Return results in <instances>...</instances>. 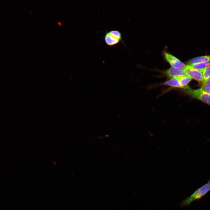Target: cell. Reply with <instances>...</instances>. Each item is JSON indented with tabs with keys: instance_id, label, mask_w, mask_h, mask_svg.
Listing matches in <instances>:
<instances>
[{
	"instance_id": "cell-11",
	"label": "cell",
	"mask_w": 210,
	"mask_h": 210,
	"mask_svg": "<svg viewBox=\"0 0 210 210\" xmlns=\"http://www.w3.org/2000/svg\"><path fill=\"white\" fill-rule=\"evenodd\" d=\"M204 80L210 76V66H207L202 71Z\"/></svg>"
},
{
	"instance_id": "cell-8",
	"label": "cell",
	"mask_w": 210,
	"mask_h": 210,
	"mask_svg": "<svg viewBox=\"0 0 210 210\" xmlns=\"http://www.w3.org/2000/svg\"><path fill=\"white\" fill-rule=\"evenodd\" d=\"M160 85H165L175 88H181L178 77H175L170 78L164 83L160 84Z\"/></svg>"
},
{
	"instance_id": "cell-3",
	"label": "cell",
	"mask_w": 210,
	"mask_h": 210,
	"mask_svg": "<svg viewBox=\"0 0 210 210\" xmlns=\"http://www.w3.org/2000/svg\"><path fill=\"white\" fill-rule=\"evenodd\" d=\"M104 40L106 44L108 46L115 45L122 41L121 34L117 30L110 31L105 34Z\"/></svg>"
},
{
	"instance_id": "cell-2",
	"label": "cell",
	"mask_w": 210,
	"mask_h": 210,
	"mask_svg": "<svg viewBox=\"0 0 210 210\" xmlns=\"http://www.w3.org/2000/svg\"><path fill=\"white\" fill-rule=\"evenodd\" d=\"M182 91L183 93L210 105V94L202 88L193 89L188 86L183 89Z\"/></svg>"
},
{
	"instance_id": "cell-12",
	"label": "cell",
	"mask_w": 210,
	"mask_h": 210,
	"mask_svg": "<svg viewBox=\"0 0 210 210\" xmlns=\"http://www.w3.org/2000/svg\"><path fill=\"white\" fill-rule=\"evenodd\" d=\"M201 88L204 91L210 94V84L203 83Z\"/></svg>"
},
{
	"instance_id": "cell-9",
	"label": "cell",
	"mask_w": 210,
	"mask_h": 210,
	"mask_svg": "<svg viewBox=\"0 0 210 210\" xmlns=\"http://www.w3.org/2000/svg\"><path fill=\"white\" fill-rule=\"evenodd\" d=\"M187 66L186 70L189 69H195L202 71L205 67L210 66V61L204 62L187 65Z\"/></svg>"
},
{
	"instance_id": "cell-6",
	"label": "cell",
	"mask_w": 210,
	"mask_h": 210,
	"mask_svg": "<svg viewBox=\"0 0 210 210\" xmlns=\"http://www.w3.org/2000/svg\"><path fill=\"white\" fill-rule=\"evenodd\" d=\"M186 70L187 75L192 79L199 82H204V79L202 71L191 69Z\"/></svg>"
},
{
	"instance_id": "cell-4",
	"label": "cell",
	"mask_w": 210,
	"mask_h": 210,
	"mask_svg": "<svg viewBox=\"0 0 210 210\" xmlns=\"http://www.w3.org/2000/svg\"><path fill=\"white\" fill-rule=\"evenodd\" d=\"M163 56L165 60L172 67L186 70L187 65L179 59L166 51H164Z\"/></svg>"
},
{
	"instance_id": "cell-13",
	"label": "cell",
	"mask_w": 210,
	"mask_h": 210,
	"mask_svg": "<svg viewBox=\"0 0 210 210\" xmlns=\"http://www.w3.org/2000/svg\"><path fill=\"white\" fill-rule=\"evenodd\" d=\"M203 83L210 84V76L205 80Z\"/></svg>"
},
{
	"instance_id": "cell-5",
	"label": "cell",
	"mask_w": 210,
	"mask_h": 210,
	"mask_svg": "<svg viewBox=\"0 0 210 210\" xmlns=\"http://www.w3.org/2000/svg\"><path fill=\"white\" fill-rule=\"evenodd\" d=\"M163 73L168 78L187 76L186 70L174 67H171L163 71Z\"/></svg>"
},
{
	"instance_id": "cell-7",
	"label": "cell",
	"mask_w": 210,
	"mask_h": 210,
	"mask_svg": "<svg viewBox=\"0 0 210 210\" xmlns=\"http://www.w3.org/2000/svg\"><path fill=\"white\" fill-rule=\"evenodd\" d=\"M210 61V55L200 56L189 60L187 62V64L206 62Z\"/></svg>"
},
{
	"instance_id": "cell-1",
	"label": "cell",
	"mask_w": 210,
	"mask_h": 210,
	"mask_svg": "<svg viewBox=\"0 0 210 210\" xmlns=\"http://www.w3.org/2000/svg\"><path fill=\"white\" fill-rule=\"evenodd\" d=\"M210 190V181L202 186L189 197L182 200L180 203V208L187 206L194 201L199 199Z\"/></svg>"
},
{
	"instance_id": "cell-10",
	"label": "cell",
	"mask_w": 210,
	"mask_h": 210,
	"mask_svg": "<svg viewBox=\"0 0 210 210\" xmlns=\"http://www.w3.org/2000/svg\"><path fill=\"white\" fill-rule=\"evenodd\" d=\"M178 78L180 85L182 89L188 86V83L191 81L192 79L188 76H181Z\"/></svg>"
}]
</instances>
